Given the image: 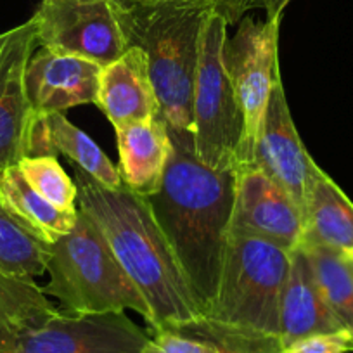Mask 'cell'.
Listing matches in <instances>:
<instances>
[{"label": "cell", "mask_w": 353, "mask_h": 353, "mask_svg": "<svg viewBox=\"0 0 353 353\" xmlns=\"http://www.w3.org/2000/svg\"><path fill=\"white\" fill-rule=\"evenodd\" d=\"M172 139V154L158 191L145 198L199 310L215 300L229 241L237 170L199 161L191 139Z\"/></svg>", "instance_id": "obj_1"}, {"label": "cell", "mask_w": 353, "mask_h": 353, "mask_svg": "<svg viewBox=\"0 0 353 353\" xmlns=\"http://www.w3.org/2000/svg\"><path fill=\"white\" fill-rule=\"evenodd\" d=\"M77 206L103 232L111 251L151 310V331H168L203 317L145 198L108 188L71 163Z\"/></svg>", "instance_id": "obj_2"}, {"label": "cell", "mask_w": 353, "mask_h": 353, "mask_svg": "<svg viewBox=\"0 0 353 353\" xmlns=\"http://www.w3.org/2000/svg\"><path fill=\"white\" fill-rule=\"evenodd\" d=\"M130 46L148 57L170 137L192 139V96L199 40L212 9L182 0H114Z\"/></svg>", "instance_id": "obj_3"}, {"label": "cell", "mask_w": 353, "mask_h": 353, "mask_svg": "<svg viewBox=\"0 0 353 353\" xmlns=\"http://www.w3.org/2000/svg\"><path fill=\"white\" fill-rule=\"evenodd\" d=\"M43 294L57 298L70 314L135 310L151 322L141 291L121 269L103 232L78 208L71 232L49 244Z\"/></svg>", "instance_id": "obj_4"}, {"label": "cell", "mask_w": 353, "mask_h": 353, "mask_svg": "<svg viewBox=\"0 0 353 353\" xmlns=\"http://www.w3.org/2000/svg\"><path fill=\"white\" fill-rule=\"evenodd\" d=\"M290 265L291 251L229 234L215 300L205 317L279 336L281 294Z\"/></svg>", "instance_id": "obj_5"}, {"label": "cell", "mask_w": 353, "mask_h": 353, "mask_svg": "<svg viewBox=\"0 0 353 353\" xmlns=\"http://www.w3.org/2000/svg\"><path fill=\"white\" fill-rule=\"evenodd\" d=\"M227 28L219 12L206 18L192 96L194 154L215 170H237L243 141V113L225 66Z\"/></svg>", "instance_id": "obj_6"}, {"label": "cell", "mask_w": 353, "mask_h": 353, "mask_svg": "<svg viewBox=\"0 0 353 353\" xmlns=\"http://www.w3.org/2000/svg\"><path fill=\"white\" fill-rule=\"evenodd\" d=\"M283 19L244 16L225 43V66L243 113L239 166L253 165L265 111L279 71V28Z\"/></svg>", "instance_id": "obj_7"}, {"label": "cell", "mask_w": 353, "mask_h": 353, "mask_svg": "<svg viewBox=\"0 0 353 353\" xmlns=\"http://www.w3.org/2000/svg\"><path fill=\"white\" fill-rule=\"evenodd\" d=\"M32 19L39 46L52 52L106 66L130 49L114 0H43Z\"/></svg>", "instance_id": "obj_8"}, {"label": "cell", "mask_w": 353, "mask_h": 353, "mask_svg": "<svg viewBox=\"0 0 353 353\" xmlns=\"http://www.w3.org/2000/svg\"><path fill=\"white\" fill-rule=\"evenodd\" d=\"M152 338L123 312L70 314L56 310L23 336L16 353H149Z\"/></svg>", "instance_id": "obj_9"}, {"label": "cell", "mask_w": 353, "mask_h": 353, "mask_svg": "<svg viewBox=\"0 0 353 353\" xmlns=\"http://www.w3.org/2000/svg\"><path fill=\"white\" fill-rule=\"evenodd\" d=\"M253 165L279 185L301 213L305 212L310 189L322 168L312 159L298 135L281 73L276 77L267 104Z\"/></svg>", "instance_id": "obj_10"}, {"label": "cell", "mask_w": 353, "mask_h": 353, "mask_svg": "<svg viewBox=\"0 0 353 353\" xmlns=\"http://www.w3.org/2000/svg\"><path fill=\"white\" fill-rule=\"evenodd\" d=\"M37 47L32 18L0 35V173L30 154L35 113L26 92V68Z\"/></svg>", "instance_id": "obj_11"}, {"label": "cell", "mask_w": 353, "mask_h": 353, "mask_svg": "<svg viewBox=\"0 0 353 353\" xmlns=\"http://www.w3.org/2000/svg\"><path fill=\"white\" fill-rule=\"evenodd\" d=\"M229 234L256 237L293 251L303 237V213L260 168L241 166L236 172Z\"/></svg>", "instance_id": "obj_12"}, {"label": "cell", "mask_w": 353, "mask_h": 353, "mask_svg": "<svg viewBox=\"0 0 353 353\" xmlns=\"http://www.w3.org/2000/svg\"><path fill=\"white\" fill-rule=\"evenodd\" d=\"M101 68L92 61L40 47L26 68V92L33 113H66L81 104H96Z\"/></svg>", "instance_id": "obj_13"}, {"label": "cell", "mask_w": 353, "mask_h": 353, "mask_svg": "<svg viewBox=\"0 0 353 353\" xmlns=\"http://www.w3.org/2000/svg\"><path fill=\"white\" fill-rule=\"evenodd\" d=\"M96 106L114 130L161 114L148 57L141 47L130 46L123 56L101 68Z\"/></svg>", "instance_id": "obj_14"}, {"label": "cell", "mask_w": 353, "mask_h": 353, "mask_svg": "<svg viewBox=\"0 0 353 353\" xmlns=\"http://www.w3.org/2000/svg\"><path fill=\"white\" fill-rule=\"evenodd\" d=\"M279 325L284 346L312 334L345 329L329 308L310 258L301 246L291 251L290 272L281 294Z\"/></svg>", "instance_id": "obj_15"}, {"label": "cell", "mask_w": 353, "mask_h": 353, "mask_svg": "<svg viewBox=\"0 0 353 353\" xmlns=\"http://www.w3.org/2000/svg\"><path fill=\"white\" fill-rule=\"evenodd\" d=\"M117 144L120 156L118 172L123 185L141 198L154 194L172 154V139L163 113L117 130Z\"/></svg>", "instance_id": "obj_16"}, {"label": "cell", "mask_w": 353, "mask_h": 353, "mask_svg": "<svg viewBox=\"0 0 353 353\" xmlns=\"http://www.w3.org/2000/svg\"><path fill=\"white\" fill-rule=\"evenodd\" d=\"M64 154L71 163L83 170L108 188H121L123 181L117 166L103 149L83 130L74 127L64 113L39 114L33 118L28 156Z\"/></svg>", "instance_id": "obj_17"}, {"label": "cell", "mask_w": 353, "mask_h": 353, "mask_svg": "<svg viewBox=\"0 0 353 353\" xmlns=\"http://www.w3.org/2000/svg\"><path fill=\"white\" fill-rule=\"evenodd\" d=\"M300 246L353 251V203L324 170L319 172L307 198Z\"/></svg>", "instance_id": "obj_18"}, {"label": "cell", "mask_w": 353, "mask_h": 353, "mask_svg": "<svg viewBox=\"0 0 353 353\" xmlns=\"http://www.w3.org/2000/svg\"><path fill=\"white\" fill-rule=\"evenodd\" d=\"M0 201L19 225L43 244L56 243L71 232L78 219V208L61 210L42 198L25 181L18 165L0 173Z\"/></svg>", "instance_id": "obj_19"}, {"label": "cell", "mask_w": 353, "mask_h": 353, "mask_svg": "<svg viewBox=\"0 0 353 353\" xmlns=\"http://www.w3.org/2000/svg\"><path fill=\"white\" fill-rule=\"evenodd\" d=\"M168 331L205 343L210 353H283L284 348L279 336L225 324L205 315Z\"/></svg>", "instance_id": "obj_20"}, {"label": "cell", "mask_w": 353, "mask_h": 353, "mask_svg": "<svg viewBox=\"0 0 353 353\" xmlns=\"http://www.w3.org/2000/svg\"><path fill=\"white\" fill-rule=\"evenodd\" d=\"M49 244L19 225L0 201V272L35 279L47 272Z\"/></svg>", "instance_id": "obj_21"}, {"label": "cell", "mask_w": 353, "mask_h": 353, "mask_svg": "<svg viewBox=\"0 0 353 353\" xmlns=\"http://www.w3.org/2000/svg\"><path fill=\"white\" fill-rule=\"evenodd\" d=\"M307 251L319 286L332 314L353 332V277L339 251L324 246H301Z\"/></svg>", "instance_id": "obj_22"}, {"label": "cell", "mask_w": 353, "mask_h": 353, "mask_svg": "<svg viewBox=\"0 0 353 353\" xmlns=\"http://www.w3.org/2000/svg\"><path fill=\"white\" fill-rule=\"evenodd\" d=\"M25 181L42 198L61 210H77L78 189L56 156H26L18 163Z\"/></svg>", "instance_id": "obj_23"}, {"label": "cell", "mask_w": 353, "mask_h": 353, "mask_svg": "<svg viewBox=\"0 0 353 353\" xmlns=\"http://www.w3.org/2000/svg\"><path fill=\"white\" fill-rule=\"evenodd\" d=\"M353 332L339 329L334 332H321L301 338L284 346L283 353H352Z\"/></svg>", "instance_id": "obj_24"}, {"label": "cell", "mask_w": 353, "mask_h": 353, "mask_svg": "<svg viewBox=\"0 0 353 353\" xmlns=\"http://www.w3.org/2000/svg\"><path fill=\"white\" fill-rule=\"evenodd\" d=\"M149 353H210V348L201 341L185 338L173 331L152 332Z\"/></svg>", "instance_id": "obj_25"}, {"label": "cell", "mask_w": 353, "mask_h": 353, "mask_svg": "<svg viewBox=\"0 0 353 353\" xmlns=\"http://www.w3.org/2000/svg\"><path fill=\"white\" fill-rule=\"evenodd\" d=\"M182 2L205 6L213 12H219L227 19L229 26L237 25L250 11V0H182Z\"/></svg>", "instance_id": "obj_26"}, {"label": "cell", "mask_w": 353, "mask_h": 353, "mask_svg": "<svg viewBox=\"0 0 353 353\" xmlns=\"http://www.w3.org/2000/svg\"><path fill=\"white\" fill-rule=\"evenodd\" d=\"M291 0H250V11L251 9H263L265 19H283L284 11Z\"/></svg>", "instance_id": "obj_27"}, {"label": "cell", "mask_w": 353, "mask_h": 353, "mask_svg": "<svg viewBox=\"0 0 353 353\" xmlns=\"http://www.w3.org/2000/svg\"><path fill=\"white\" fill-rule=\"evenodd\" d=\"M0 353H12L11 341H9L8 332H6L2 322H0Z\"/></svg>", "instance_id": "obj_28"}, {"label": "cell", "mask_w": 353, "mask_h": 353, "mask_svg": "<svg viewBox=\"0 0 353 353\" xmlns=\"http://www.w3.org/2000/svg\"><path fill=\"white\" fill-rule=\"evenodd\" d=\"M343 254V260H345L346 267H348L350 274H352L353 277V251H346V253H341Z\"/></svg>", "instance_id": "obj_29"}]
</instances>
